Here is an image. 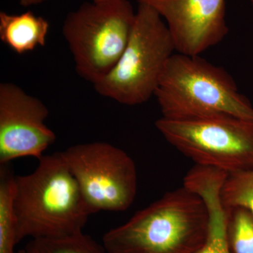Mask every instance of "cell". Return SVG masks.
I'll return each instance as SVG.
<instances>
[{
	"label": "cell",
	"mask_w": 253,
	"mask_h": 253,
	"mask_svg": "<svg viewBox=\"0 0 253 253\" xmlns=\"http://www.w3.org/2000/svg\"><path fill=\"white\" fill-rule=\"evenodd\" d=\"M15 176L7 164L0 169V253H15L17 219L14 211Z\"/></svg>",
	"instance_id": "7c38bea8"
},
{
	"label": "cell",
	"mask_w": 253,
	"mask_h": 253,
	"mask_svg": "<svg viewBox=\"0 0 253 253\" xmlns=\"http://www.w3.org/2000/svg\"><path fill=\"white\" fill-rule=\"evenodd\" d=\"M208 229L204 200L183 185L106 232L103 245L109 253H195Z\"/></svg>",
	"instance_id": "7a4b0ae2"
},
{
	"label": "cell",
	"mask_w": 253,
	"mask_h": 253,
	"mask_svg": "<svg viewBox=\"0 0 253 253\" xmlns=\"http://www.w3.org/2000/svg\"><path fill=\"white\" fill-rule=\"evenodd\" d=\"M49 111L16 84H0V165L23 157L40 160L56 141L46 126Z\"/></svg>",
	"instance_id": "ba28073f"
},
{
	"label": "cell",
	"mask_w": 253,
	"mask_h": 253,
	"mask_svg": "<svg viewBox=\"0 0 253 253\" xmlns=\"http://www.w3.org/2000/svg\"><path fill=\"white\" fill-rule=\"evenodd\" d=\"M226 237L230 253H253V216L242 206L225 208Z\"/></svg>",
	"instance_id": "5bb4252c"
},
{
	"label": "cell",
	"mask_w": 253,
	"mask_h": 253,
	"mask_svg": "<svg viewBox=\"0 0 253 253\" xmlns=\"http://www.w3.org/2000/svg\"><path fill=\"white\" fill-rule=\"evenodd\" d=\"M17 253H26V250L23 249L21 250V251H18Z\"/></svg>",
	"instance_id": "e0dca14e"
},
{
	"label": "cell",
	"mask_w": 253,
	"mask_h": 253,
	"mask_svg": "<svg viewBox=\"0 0 253 253\" xmlns=\"http://www.w3.org/2000/svg\"><path fill=\"white\" fill-rule=\"evenodd\" d=\"M14 204L18 244L83 232L94 214L61 152L43 156L31 174L15 176Z\"/></svg>",
	"instance_id": "6da1fadb"
},
{
	"label": "cell",
	"mask_w": 253,
	"mask_h": 253,
	"mask_svg": "<svg viewBox=\"0 0 253 253\" xmlns=\"http://www.w3.org/2000/svg\"><path fill=\"white\" fill-rule=\"evenodd\" d=\"M61 153L94 214L130 207L137 192V173L126 151L95 141L70 146Z\"/></svg>",
	"instance_id": "52a82bcc"
},
{
	"label": "cell",
	"mask_w": 253,
	"mask_h": 253,
	"mask_svg": "<svg viewBox=\"0 0 253 253\" xmlns=\"http://www.w3.org/2000/svg\"><path fill=\"white\" fill-rule=\"evenodd\" d=\"M25 250L27 253H109L104 245L83 232L64 237L34 239Z\"/></svg>",
	"instance_id": "4fadbf2b"
},
{
	"label": "cell",
	"mask_w": 253,
	"mask_h": 253,
	"mask_svg": "<svg viewBox=\"0 0 253 253\" xmlns=\"http://www.w3.org/2000/svg\"><path fill=\"white\" fill-rule=\"evenodd\" d=\"M18 1L21 6L27 7V6L41 4L47 0H18ZM110 1V0H92V1H94V2H102V1Z\"/></svg>",
	"instance_id": "2e32d148"
},
{
	"label": "cell",
	"mask_w": 253,
	"mask_h": 253,
	"mask_svg": "<svg viewBox=\"0 0 253 253\" xmlns=\"http://www.w3.org/2000/svg\"><path fill=\"white\" fill-rule=\"evenodd\" d=\"M175 51L162 17L149 5L138 2L126 49L111 72L94 84L95 90L120 104H144L154 96L166 63Z\"/></svg>",
	"instance_id": "277c9868"
},
{
	"label": "cell",
	"mask_w": 253,
	"mask_h": 253,
	"mask_svg": "<svg viewBox=\"0 0 253 253\" xmlns=\"http://www.w3.org/2000/svg\"><path fill=\"white\" fill-rule=\"evenodd\" d=\"M49 31L45 18L28 11L21 14L0 12V39L18 54L44 46Z\"/></svg>",
	"instance_id": "8fae6325"
},
{
	"label": "cell",
	"mask_w": 253,
	"mask_h": 253,
	"mask_svg": "<svg viewBox=\"0 0 253 253\" xmlns=\"http://www.w3.org/2000/svg\"><path fill=\"white\" fill-rule=\"evenodd\" d=\"M135 16L128 0L84 2L66 16L63 36L81 78L94 85L111 72L126 49Z\"/></svg>",
	"instance_id": "5b68a950"
},
{
	"label": "cell",
	"mask_w": 253,
	"mask_h": 253,
	"mask_svg": "<svg viewBox=\"0 0 253 253\" xmlns=\"http://www.w3.org/2000/svg\"><path fill=\"white\" fill-rule=\"evenodd\" d=\"M227 175L215 168L194 166L184 177V185L202 198L208 212L207 236L195 253H230L226 237L227 214L221 199Z\"/></svg>",
	"instance_id": "30bf717a"
},
{
	"label": "cell",
	"mask_w": 253,
	"mask_h": 253,
	"mask_svg": "<svg viewBox=\"0 0 253 253\" xmlns=\"http://www.w3.org/2000/svg\"><path fill=\"white\" fill-rule=\"evenodd\" d=\"M251 4H252L253 6V0H251Z\"/></svg>",
	"instance_id": "ac0fdd59"
},
{
	"label": "cell",
	"mask_w": 253,
	"mask_h": 253,
	"mask_svg": "<svg viewBox=\"0 0 253 253\" xmlns=\"http://www.w3.org/2000/svg\"><path fill=\"white\" fill-rule=\"evenodd\" d=\"M165 20L176 51L200 56L217 45L229 33L226 0H137Z\"/></svg>",
	"instance_id": "9c48e42d"
},
{
	"label": "cell",
	"mask_w": 253,
	"mask_h": 253,
	"mask_svg": "<svg viewBox=\"0 0 253 253\" xmlns=\"http://www.w3.org/2000/svg\"><path fill=\"white\" fill-rule=\"evenodd\" d=\"M224 208L242 206L253 216V169L228 174L221 189Z\"/></svg>",
	"instance_id": "9a60e30c"
},
{
	"label": "cell",
	"mask_w": 253,
	"mask_h": 253,
	"mask_svg": "<svg viewBox=\"0 0 253 253\" xmlns=\"http://www.w3.org/2000/svg\"><path fill=\"white\" fill-rule=\"evenodd\" d=\"M154 96L168 119L235 116L253 121V106L224 68L177 52L163 70Z\"/></svg>",
	"instance_id": "3957f363"
},
{
	"label": "cell",
	"mask_w": 253,
	"mask_h": 253,
	"mask_svg": "<svg viewBox=\"0 0 253 253\" xmlns=\"http://www.w3.org/2000/svg\"><path fill=\"white\" fill-rule=\"evenodd\" d=\"M155 126L169 144L196 166L228 174L253 169V121L225 115L161 117Z\"/></svg>",
	"instance_id": "8992f818"
}]
</instances>
